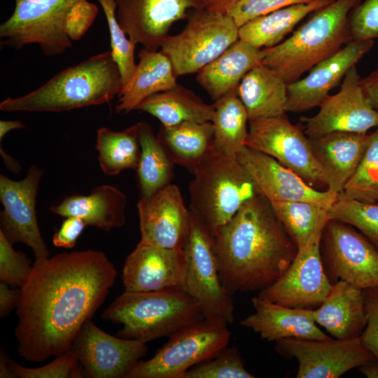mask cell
I'll use <instances>...</instances> for the list:
<instances>
[{"label":"cell","mask_w":378,"mask_h":378,"mask_svg":"<svg viewBox=\"0 0 378 378\" xmlns=\"http://www.w3.org/2000/svg\"><path fill=\"white\" fill-rule=\"evenodd\" d=\"M0 153L3 158V161L8 169H9L13 173H18L21 167L20 164L14 160L11 156H10L8 154H7L4 149H2L1 146L0 148Z\"/></svg>","instance_id":"obj_54"},{"label":"cell","mask_w":378,"mask_h":378,"mask_svg":"<svg viewBox=\"0 0 378 378\" xmlns=\"http://www.w3.org/2000/svg\"><path fill=\"white\" fill-rule=\"evenodd\" d=\"M9 367L16 377L20 378H83V367L76 351L71 347L57 356L48 364L38 368H27L9 359Z\"/></svg>","instance_id":"obj_41"},{"label":"cell","mask_w":378,"mask_h":378,"mask_svg":"<svg viewBox=\"0 0 378 378\" xmlns=\"http://www.w3.org/2000/svg\"><path fill=\"white\" fill-rule=\"evenodd\" d=\"M43 170L32 165L20 181L0 175V200L4 209L0 231L11 243L22 242L33 251L35 261L50 257L38 225L36 202Z\"/></svg>","instance_id":"obj_14"},{"label":"cell","mask_w":378,"mask_h":378,"mask_svg":"<svg viewBox=\"0 0 378 378\" xmlns=\"http://www.w3.org/2000/svg\"><path fill=\"white\" fill-rule=\"evenodd\" d=\"M348 27L351 40L378 39V0H365L354 8Z\"/></svg>","instance_id":"obj_43"},{"label":"cell","mask_w":378,"mask_h":378,"mask_svg":"<svg viewBox=\"0 0 378 378\" xmlns=\"http://www.w3.org/2000/svg\"><path fill=\"white\" fill-rule=\"evenodd\" d=\"M309 140L324 174L327 190L339 195L358 167L370 134L337 132Z\"/></svg>","instance_id":"obj_24"},{"label":"cell","mask_w":378,"mask_h":378,"mask_svg":"<svg viewBox=\"0 0 378 378\" xmlns=\"http://www.w3.org/2000/svg\"><path fill=\"white\" fill-rule=\"evenodd\" d=\"M78 0H14L11 15L0 25L1 44L20 49L38 44L48 56L72 47L64 30L66 14Z\"/></svg>","instance_id":"obj_9"},{"label":"cell","mask_w":378,"mask_h":378,"mask_svg":"<svg viewBox=\"0 0 378 378\" xmlns=\"http://www.w3.org/2000/svg\"><path fill=\"white\" fill-rule=\"evenodd\" d=\"M360 0H334L312 13L293 34L278 45L262 49V64L277 72L288 85L351 40L348 19Z\"/></svg>","instance_id":"obj_4"},{"label":"cell","mask_w":378,"mask_h":378,"mask_svg":"<svg viewBox=\"0 0 378 378\" xmlns=\"http://www.w3.org/2000/svg\"><path fill=\"white\" fill-rule=\"evenodd\" d=\"M96 149L102 172L113 176L127 169L136 171L141 153L138 124L122 131L103 127L97 130Z\"/></svg>","instance_id":"obj_36"},{"label":"cell","mask_w":378,"mask_h":378,"mask_svg":"<svg viewBox=\"0 0 378 378\" xmlns=\"http://www.w3.org/2000/svg\"><path fill=\"white\" fill-rule=\"evenodd\" d=\"M214 139L211 149L226 157L237 158L246 146L248 136L246 110L241 101L237 88L215 101Z\"/></svg>","instance_id":"obj_33"},{"label":"cell","mask_w":378,"mask_h":378,"mask_svg":"<svg viewBox=\"0 0 378 378\" xmlns=\"http://www.w3.org/2000/svg\"><path fill=\"white\" fill-rule=\"evenodd\" d=\"M33 265L26 255L15 251L0 231V281L22 288L27 281Z\"/></svg>","instance_id":"obj_42"},{"label":"cell","mask_w":378,"mask_h":378,"mask_svg":"<svg viewBox=\"0 0 378 378\" xmlns=\"http://www.w3.org/2000/svg\"><path fill=\"white\" fill-rule=\"evenodd\" d=\"M320 242L298 249L286 271L258 296L291 308L319 307L332 285L323 267Z\"/></svg>","instance_id":"obj_16"},{"label":"cell","mask_w":378,"mask_h":378,"mask_svg":"<svg viewBox=\"0 0 378 378\" xmlns=\"http://www.w3.org/2000/svg\"><path fill=\"white\" fill-rule=\"evenodd\" d=\"M364 294L367 323L360 340L378 358V288L364 289Z\"/></svg>","instance_id":"obj_46"},{"label":"cell","mask_w":378,"mask_h":378,"mask_svg":"<svg viewBox=\"0 0 378 378\" xmlns=\"http://www.w3.org/2000/svg\"><path fill=\"white\" fill-rule=\"evenodd\" d=\"M360 85L368 103L378 112V69L361 78Z\"/></svg>","instance_id":"obj_49"},{"label":"cell","mask_w":378,"mask_h":378,"mask_svg":"<svg viewBox=\"0 0 378 378\" xmlns=\"http://www.w3.org/2000/svg\"><path fill=\"white\" fill-rule=\"evenodd\" d=\"M136 110L157 118L164 126L184 122H211L214 105L205 103L200 97L179 84L145 99Z\"/></svg>","instance_id":"obj_31"},{"label":"cell","mask_w":378,"mask_h":378,"mask_svg":"<svg viewBox=\"0 0 378 378\" xmlns=\"http://www.w3.org/2000/svg\"><path fill=\"white\" fill-rule=\"evenodd\" d=\"M189 209L214 237L248 200L260 194L237 158L211 148L193 172Z\"/></svg>","instance_id":"obj_6"},{"label":"cell","mask_w":378,"mask_h":378,"mask_svg":"<svg viewBox=\"0 0 378 378\" xmlns=\"http://www.w3.org/2000/svg\"><path fill=\"white\" fill-rule=\"evenodd\" d=\"M9 284L0 283V316L8 314L12 309L17 308L21 298V290L12 289Z\"/></svg>","instance_id":"obj_48"},{"label":"cell","mask_w":378,"mask_h":378,"mask_svg":"<svg viewBox=\"0 0 378 378\" xmlns=\"http://www.w3.org/2000/svg\"><path fill=\"white\" fill-rule=\"evenodd\" d=\"M239 0H202L205 8L222 14H229Z\"/></svg>","instance_id":"obj_50"},{"label":"cell","mask_w":378,"mask_h":378,"mask_svg":"<svg viewBox=\"0 0 378 378\" xmlns=\"http://www.w3.org/2000/svg\"><path fill=\"white\" fill-rule=\"evenodd\" d=\"M102 8L108 24L111 50L125 85L132 76L136 64L134 61V45L120 27L116 16L114 0H97Z\"/></svg>","instance_id":"obj_39"},{"label":"cell","mask_w":378,"mask_h":378,"mask_svg":"<svg viewBox=\"0 0 378 378\" xmlns=\"http://www.w3.org/2000/svg\"><path fill=\"white\" fill-rule=\"evenodd\" d=\"M184 251L186 267L183 289L198 302L205 318L232 323L234 307L232 295L220 281L214 237L192 213Z\"/></svg>","instance_id":"obj_10"},{"label":"cell","mask_w":378,"mask_h":378,"mask_svg":"<svg viewBox=\"0 0 378 378\" xmlns=\"http://www.w3.org/2000/svg\"><path fill=\"white\" fill-rule=\"evenodd\" d=\"M186 20L183 29L169 35L160 47L177 77L197 73L239 40V27L229 14L196 8Z\"/></svg>","instance_id":"obj_8"},{"label":"cell","mask_w":378,"mask_h":378,"mask_svg":"<svg viewBox=\"0 0 378 378\" xmlns=\"http://www.w3.org/2000/svg\"><path fill=\"white\" fill-rule=\"evenodd\" d=\"M320 251L332 284L342 280L363 290L378 288V250L351 225L330 219L323 231Z\"/></svg>","instance_id":"obj_11"},{"label":"cell","mask_w":378,"mask_h":378,"mask_svg":"<svg viewBox=\"0 0 378 378\" xmlns=\"http://www.w3.org/2000/svg\"><path fill=\"white\" fill-rule=\"evenodd\" d=\"M116 276L114 265L100 251L63 252L35 261L16 311L18 355L41 363L69 350Z\"/></svg>","instance_id":"obj_1"},{"label":"cell","mask_w":378,"mask_h":378,"mask_svg":"<svg viewBox=\"0 0 378 378\" xmlns=\"http://www.w3.org/2000/svg\"><path fill=\"white\" fill-rule=\"evenodd\" d=\"M139 62L130 80L118 95L115 111L127 113L148 97L169 90L176 83V75L168 57L161 50H140Z\"/></svg>","instance_id":"obj_28"},{"label":"cell","mask_w":378,"mask_h":378,"mask_svg":"<svg viewBox=\"0 0 378 378\" xmlns=\"http://www.w3.org/2000/svg\"><path fill=\"white\" fill-rule=\"evenodd\" d=\"M358 370L368 378H378V358L358 367Z\"/></svg>","instance_id":"obj_51"},{"label":"cell","mask_w":378,"mask_h":378,"mask_svg":"<svg viewBox=\"0 0 378 378\" xmlns=\"http://www.w3.org/2000/svg\"><path fill=\"white\" fill-rule=\"evenodd\" d=\"M0 377L16 378L15 374L9 367V359L4 349H1L0 354Z\"/></svg>","instance_id":"obj_53"},{"label":"cell","mask_w":378,"mask_h":378,"mask_svg":"<svg viewBox=\"0 0 378 378\" xmlns=\"http://www.w3.org/2000/svg\"><path fill=\"white\" fill-rule=\"evenodd\" d=\"M262 49L238 40L197 74V83L216 101L237 88L243 77L262 64Z\"/></svg>","instance_id":"obj_27"},{"label":"cell","mask_w":378,"mask_h":378,"mask_svg":"<svg viewBox=\"0 0 378 378\" xmlns=\"http://www.w3.org/2000/svg\"><path fill=\"white\" fill-rule=\"evenodd\" d=\"M270 203L298 249L321 241L324 227L330 220L328 209L307 202L274 201Z\"/></svg>","instance_id":"obj_34"},{"label":"cell","mask_w":378,"mask_h":378,"mask_svg":"<svg viewBox=\"0 0 378 378\" xmlns=\"http://www.w3.org/2000/svg\"><path fill=\"white\" fill-rule=\"evenodd\" d=\"M127 202L126 195L120 190L110 185H102L87 195L68 196L59 204L52 205L50 210L64 218H80L88 225L108 231L125 223Z\"/></svg>","instance_id":"obj_26"},{"label":"cell","mask_w":378,"mask_h":378,"mask_svg":"<svg viewBox=\"0 0 378 378\" xmlns=\"http://www.w3.org/2000/svg\"><path fill=\"white\" fill-rule=\"evenodd\" d=\"M276 351L298 360L297 378H337L377 358L360 337L325 340L285 338L276 342Z\"/></svg>","instance_id":"obj_13"},{"label":"cell","mask_w":378,"mask_h":378,"mask_svg":"<svg viewBox=\"0 0 378 378\" xmlns=\"http://www.w3.org/2000/svg\"><path fill=\"white\" fill-rule=\"evenodd\" d=\"M214 239L220 281L231 295L270 286L298 251L261 194L246 201Z\"/></svg>","instance_id":"obj_2"},{"label":"cell","mask_w":378,"mask_h":378,"mask_svg":"<svg viewBox=\"0 0 378 378\" xmlns=\"http://www.w3.org/2000/svg\"><path fill=\"white\" fill-rule=\"evenodd\" d=\"M88 225L80 218L65 217L60 227L54 234L52 244L56 247L72 248Z\"/></svg>","instance_id":"obj_47"},{"label":"cell","mask_w":378,"mask_h":378,"mask_svg":"<svg viewBox=\"0 0 378 378\" xmlns=\"http://www.w3.org/2000/svg\"><path fill=\"white\" fill-rule=\"evenodd\" d=\"M185 251L139 241L122 269L125 291L147 292L182 288L186 274Z\"/></svg>","instance_id":"obj_21"},{"label":"cell","mask_w":378,"mask_h":378,"mask_svg":"<svg viewBox=\"0 0 378 378\" xmlns=\"http://www.w3.org/2000/svg\"><path fill=\"white\" fill-rule=\"evenodd\" d=\"M254 312L243 319L242 326L251 328L269 342L285 338L325 340L330 339L317 326L312 309L285 307L262 299L252 298Z\"/></svg>","instance_id":"obj_23"},{"label":"cell","mask_w":378,"mask_h":378,"mask_svg":"<svg viewBox=\"0 0 378 378\" xmlns=\"http://www.w3.org/2000/svg\"><path fill=\"white\" fill-rule=\"evenodd\" d=\"M98 7L88 0H78L71 8L64 20V30L71 41L80 39L94 21Z\"/></svg>","instance_id":"obj_45"},{"label":"cell","mask_w":378,"mask_h":378,"mask_svg":"<svg viewBox=\"0 0 378 378\" xmlns=\"http://www.w3.org/2000/svg\"><path fill=\"white\" fill-rule=\"evenodd\" d=\"M248 122L285 115L288 84L273 69L260 64L250 70L237 87Z\"/></svg>","instance_id":"obj_29"},{"label":"cell","mask_w":378,"mask_h":378,"mask_svg":"<svg viewBox=\"0 0 378 378\" xmlns=\"http://www.w3.org/2000/svg\"><path fill=\"white\" fill-rule=\"evenodd\" d=\"M198 302L182 288L147 291H125L102 313V318L122 325L118 336L147 342L170 337L202 321Z\"/></svg>","instance_id":"obj_5"},{"label":"cell","mask_w":378,"mask_h":378,"mask_svg":"<svg viewBox=\"0 0 378 378\" xmlns=\"http://www.w3.org/2000/svg\"><path fill=\"white\" fill-rule=\"evenodd\" d=\"M111 50L59 72L42 86L0 103L3 111L61 112L110 102L122 88Z\"/></svg>","instance_id":"obj_3"},{"label":"cell","mask_w":378,"mask_h":378,"mask_svg":"<svg viewBox=\"0 0 378 378\" xmlns=\"http://www.w3.org/2000/svg\"><path fill=\"white\" fill-rule=\"evenodd\" d=\"M237 159L255 182L259 193L270 202H307L330 210L338 199L339 195L312 188L276 159L255 149L245 146Z\"/></svg>","instance_id":"obj_20"},{"label":"cell","mask_w":378,"mask_h":378,"mask_svg":"<svg viewBox=\"0 0 378 378\" xmlns=\"http://www.w3.org/2000/svg\"><path fill=\"white\" fill-rule=\"evenodd\" d=\"M333 1L314 0L286 6L254 18L239 27V39L258 49L275 46L307 15Z\"/></svg>","instance_id":"obj_30"},{"label":"cell","mask_w":378,"mask_h":378,"mask_svg":"<svg viewBox=\"0 0 378 378\" xmlns=\"http://www.w3.org/2000/svg\"><path fill=\"white\" fill-rule=\"evenodd\" d=\"M356 66L344 77L340 90L328 95L312 117H303L304 132L316 139L337 132L366 133L378 125V112L370 105L360 85Z\"/></svg>","instance_id":"obj_15"},{"label":"cell","mask_w":378,"mask_h":378,"mask_svg":"<svg viewBox=\"0 0 378 378\" xmlns=\"http://www.w3.org/2000/svg\"><path fill=\"white\" fill-rule=\"evenodd\" d=\"M314 0H239L229 13L239 27L258 17L280 8Z\"/></svg>","instance_id":"obj_44"},{"label":"cell","mask_w":378,"mask_h":378,"mask_svg":"<svg viewBox=\"0 0 378 378\" xmlns=\"http://www.w3.org/2000/svg\"><path fill=\"white\" fill-rule=\"evenodd\" d=\"M330 218L355 227L378 250V202L339 197L329 210Z\"/></svg>","instance_id":"obj_38"},{"label":"cell","mask_w":378,"mask_h":378,"mask_svg":"<svg viewBox=\"0 0 378 378\" xmlns=\"http://www.w3.org/2000/svg\"><path fill=\"white\" fill-rule=\"evenodd\" d=\"M25 126L20 120H4L0 121V141L11 130L15 129L24 128Z\"/></svg>","instance_id":"obj_52"},{"label":"cell","mask_w":378,"mask_h":378,"mask_svg":"<svg viewBox=\"0 0 378 378\" xmlns=\"http://www.w3.org/2000/svg\"><path fill=\"white\" fill-rule=\"evenodd\" d=\"M248 123L246 146L274 158L312 188H327L324 174L312 153L309 138L289 121L286 114Z\"/></svg>","instance_id":"obj_12"},{"label":"cell","mask_w":378,"mask_h":378,"mask_svg":"<svg viewBox=\"0 0 378 378\" xmlns=\"http://www.w3.org/2000/svg\"><path fill=\"white\" fill-rule=\"evenodd\" d=\"M72 347L84 377L88 378H125L148 350L146 342L110 335L90 319L83 326Z\"/></svg>","instance_id":"obj_17"},{"label":"cell","mask_w":378,"mask_h":378,"mask_svg":"<svg viewBox=\"0 0 378 378\" xmlns=\"http://www.w3.org/2000/svg\"><path fill=\"white\" fill-rule=\"evenodd\" d=\"M137 124L141 148L136 171L140 197H150L172 183L175 164L157 136L154 134L151 126L145 122H139Z\"/></svg>","instance_id":"obj_35"},{"label":"cell","mask_w":378,"mask_h":378,"mask_svg":"<svg viewBox=\"0 0 378 378\" xmlns=\"http://www.w3.org/2000/svg\"><path fill=\"white\" fill-rule=\"evenodd\" d=\"M312 314L316 324L336 339L359 337L367 323L364 290L337 281Z\"/></svg>","instance_id":"obj_25"},{"label":"cell","mask_w":378,"mask_h":378,"mask_svg":"<svg viewBox=\"0 0 378 378\" xmlns=\"http://www.w3.org/2000/svg\"><path fill=\"white\" fill-rule=\"evenodd\" d=\"M339 197L363 202H378V125L356 170Z\"/></svg>","instance_id":"obj_37"},{"label":"cell","mask_w":378,"mask_h":378,"mask_svg":"<svg viewBox=\"0 0 378 378\" xmlns=\"http://www.w3.org/2000/svg\"><path fill=\"white\" fill-rule=\"evenodd\" d=\"M238 349L225 346L214 357L190 368L183 378H253Z\"/></svg>","instance_id":"obj_40"},{"label":"cell","mask_w":378,"mask_h":378,"mask_svg":"<svg viewBox=\"0 0 378 378\" xmlns=\"http://www.w3.org/2000/svg\"><path fill=\"white\" fill-rule=\"evenodd\" d=\"M227 325L223 319L204 318L183 328L169 337L150 359L135 363L125 378H183L190 368L227 346Z\"/></svg>","instance_id":"obj_7"},{"label":"cell","mask_w":378,"mask_h":378,"mask_svg":"<svg viewBox=\"0 0 378 378\" xmlns=\"http://www.w3.org/2000/svg\"><path fill=\"white\" fill-rule=\"evenodd\" d=\"M373 40H352L337 52L317 64L307 76L288 85L286 111L301 112L319 106L347 71L372 48Z\"/></svg>","instance_id":"obj_22"},{"label":"cell","mask_w":378,"mask_h":378,"mask_svg":"<svg viewBox=\"0 0 378 378\" xmlns=\"http://www.w3.org/2000/svg\"><path fill=\"white\" fill-rule=\"evenodd\" d=\"M157 137L174 163L192 174L211 148L214 125L211 122H184L172 126L162 125Z\"/></svg>","instance_id":"obj_32"},{"label":"cell","mask_w":378,"mask_h":378,"mask_svg":"<svg viewBox=\"0 0 378 378\" xmlns=\"http://www.w3.org/2000/svg\"><path fill=\"white\" fill-rule=\"evenodd\" d=\"M118 22L130 40L157 51L176 21L191 9L204 8L202 0H114Z\"/></svg>","instance_id":"obj_19"},{"label":"cell","mask_w":378,"mask_h":378,"mask_svg":"<svg viewBox=\"0 0 378 378\" xmlns=\"http://www.w3.org/2000/svg\"><path fill=\"white\" fill-rule=\"evenodd\" d=\"M136 206L141 243L172 249L186 248L191 212L178 186L171 183L150 197H140Z\"/></svg>","instance_id":"obj_18"}]
</instances>
